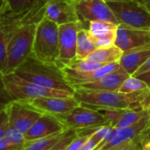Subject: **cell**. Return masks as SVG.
Here are the masks:
<instances>
[{
	"label": "cell",
	"mask_w": 150,
	"mask_h": 150,
	"mask_svg": "<svg viewBox=\"0 0 150 150\" xmlns=\"http://www.w3.org/2000/svg\"><path fill=\"white\" fill-rule=\"evenodd\" d=\"M74 98L81 106L96 111L149 110V88L142 91L125 94L119 91H91L75 88Z\"/></svg>",
	"instance_id": "6da1fadb"
},
{
	"label": "cell",
	"mask_w": 150,
	"mask_h": 150,
	"mask_svg": "<svg viewBox=\"0 0 150 150\" xmlns=\"http://www.w3.org/2000/svg\"><path fill=\"white\" fill-rule=\"evenodd\" d=\"M18 77L33 83L54 90L74 93V87L67 81L57 63L39 61L30 55L14 72Z\"/></svg>",
	"instance_id": "7a4b0ae2"
},
{
	"label": "cell",
	"mask_w": 150,
	"mask_h": 150,
	"mask_svg": "<svg viewBox=\"0 0 150 150\" xmlns=\"http://www.w3.org/2000/svg\"><path fill=\"white\" fill-rule=\"evenodd\" d=\"M38 24L25 25L7 39L6 57L1 71L3 75L13 73L31 55Z\"/></svg>",
	"instance_id": "3957f363"
},
{
	"label": "cell",
	"mask_w": 150,
	"mask_h": 150,
	"mask_svg": "<svg viewBox=\"0 0 150 150\" xmlns=\"http://www.w3.org/2000/svg\"><path fill=\"white\" fill-rule=\"evenodd\" d=\"M31 55L49 63H56L59 56V25L43 18L36 27Z\"/></svg>",
	"instance_id": "277c9868"
},
{
	"label": "cell",
	"mask_w": 150,
	"mask_h": 150,
	"mask_svg": "<svg viewBox=\"0 0 150 150\" xmlns=\"http://www.w3.org/2000/svg\"><path fill=\"white\" fill-rule=\"evenodd\" d=\"M4 86L14 100H28L38 98H73L74 93L40 86L25 81L15 74L3 75Z\"/></svg>",
	"instance_id": "5b68a950"
},
{
	"label": "cell",
	"mask_w": 150,
	"mask_h": 150,
	"mask_svg": "<svg viewBox=\"0 0 150 150\" xmlns=\"http://www.w3.org/2000/svg\"><path fill=\"white\" fill-rule=\"evenodd\" d=\"M120 24L150 30V13L144 5L135 0L107 3Z\"/></svg>",
	"instance_id": "8992f818"
},
{
	"label": "cell",
	"mask_w": 150,
	"mask_h": 150,
	"mask_svg": "<svg viewBox=\"0 0 150 150\" xmlns=\"http://www.w3.org/2000/svg\"><path fill=\"white\" fill-rule=\"evenodd\" d=\"M57 119L63 124L66 129L77 131L96 129L104 126H110L103 113L81 105L66 115L57 117Z\"/></svg>",
	"instance_id": "52a82bcc"
},
{
	"label": "cell",
	"mask_w": 150,
	"mask_h": 150,
	"mask_svg": "<svg viewBox=\"0 0 150 150\" xmlns=\"http://www.w3.org/2000/svg\"><path fill=\"white\" fill-rule=\"evenodd\" d=\"M47 0H40L36 5L29 10L19 13L6 11L0 16V30L5 34L7 39L21 27L39 23L45 14V5Z\"/></svg>",
	"instance_id": "ba28073f"
},
{
	"label": "cell",
	"mask_w": 150,
	"mask_h": 150,
	"mask_svg": "<svg viewBox=\"0 0 150 150\" xmlns=\"http://www.w3.org/2000/svg\"><path fill=\"white\" fill-rule=\"evenodd\" d=\"M76 9L80 22L87 28L86 24L92 21H105L119 25L111 8L104 0H76Z\"/></svg>",
	"instance_id": "9c48e42d"
},
{
	"label": "cell",
	"mask_w": 150,
	"mask_h": 150,
	"mask_svg": "<svg viewBox=\"0 0 150 150\" xmlns=\"http://www.w3.org/2000/svg\"><path fill=\"white\" fill-rule=\"evenodd\" d=\"M81 28L85 27L80 21L59 25V56L56 63L61 68L76 59L77 33Z\"/></svg>",
	"instance_id": "30bf717a"
},
{
	"label": "cell",
	"mask_w": 150,
	"mask_h": 150,
	"mask_svg": "<svg viewBox=\"0 0 150 150\" xmlns=\"http://www.w3.org/2000/svg\"><path fill=\"white\" fill-rule=\"evenodd\" d=\"M9 126L25 134L43 114L21 100H13L6 108Z\"/></svg>",
	"instance_id": "8fae6325"
},
{
	"label": "cell",
	"mask_w": 150,
	"mask_h": 150,
	"mask_svg": "<svg viewBox=\"0 0 150 150\" xmlns=\"http://www.w3.org/2000/svg\"><path fill=\"white\" fill-rule=\"evenodd\" d=\"M149 124L150 117L149 115L131 127L116 129L112 140L100 150H121L133 143H138L141 145L143 133Z\"/></svg>",
	"instance_id": "7c38bea8"
},
{
	"label": "cell",
	"mask_w": 150,
	"mask_h": 150,
	"mask_svg": "<svg viewBox=\"0 0 150 150\" xmlns=\"http://www.w3.org/2000/svg\"><path fill=\"white\" fill-rule=\"evenodd\" d=\"M43 114L60 117L68 114L79 106L78 102L73 98H38L21 100Z\"/></svg>",
	"instance_id": "4fadbf2b"
},
{
	"label": "cell",
	"mask_w": 150,
	"mask_h": 150,
	"mask_svg": "<svg viewBox=\"0 0 150 150\" xmlns=\"http://www.w3.org/2000/svg\"><path fill=\"white\" fill-rule=\"evenodd\" d=\"M114 45L123 52L150 45V30L119 24Z\"/></svg>",
	"instance_id": "5bb4252c"
},
{
	"label": "cell",
	"mask_w": 150,
	"mask_h": 150,
	"mask_svg": "<svg viewBox=\"0 0 150 150\" xmlns=\"http://www.w3.org/2000/svg\"><path fill=\"white\" fill-rule=\"evenodd\" d=\"M44 17L58 25L80 21L76 9V0H47Z\"/></svg>",
	"instance_id": "9a60e30c"
},
{
	"label": "cell",
	"mask_w": 150,
	"mask_h": 150,
	"mask_svg": "<svg viewBox=\"0 0 150 150\" xmlns=\"http://www.w3.org/2000/svg\"><path fill=\"white\" fill-rule=\"evenodd\" d=\"M66 130V127L56 117L42 114L24 135L27 142L56 135Z\"/></svg>",
	"instance_id": "2e32d148"
},
{
	"label": "cell",
	"mask_w": 150,
	"mask_h": 150,
	"mask_svg": "<svg viewBox=\"0 0 150 150\" xmlns=\"http://www.w3.org/2000/svg\"><path fill=\"white\" fill-rule=\"evenodd\" d=\"M120 68L119 62L110 63L103 66L102 68L93 70V71H79L76 69H72L69 67L63 66L62 67V70L67 79V81L73 86H76L79 84L91 83L97 81L103 77L104 76L110 74Z\"/></svg>",
	"instance_id": "e0dca14e"
},
{
	"label": "cell",
	"mask_w": 150,
	"mask_h": 150,
	"mask_svg": "<svg viewBox=\"0 0 150 150\" xmlns=\"http://www.w3.org/2000/svg\"><path fill=\"white\" fill-rule=\"evenodd\" d=\"M87 29L98 48L114 45L118 25L105 21H92L89 23Z\"/></svg>",
	"instance_id": "ac0fdd59"
},
{
	"label": "cell",
	"mask_w": 150,
	"mask_h": 150,
	"mask_svg": "<svg viewBox=\"0 0 150 150\" xmlns=\"http://www.w3.org/2000/svg\"><path fill=\"white\" fill-rule=\"evenodd\" d=\"M128 76L129 75L120 67L119 69L104 76L97 81L76 85L74 87V89L82 88L91 91H119V89L120 88L121 84Z\"/></svg>",
	"instance_id": "d6986e66"
},
{
	"label": "cell",
	"mask_w": 150,
	"mask_h": 150,
	"mask_svg": "<svg viewBox=\"0 0 150 150\" xmlns=\"http://www.w3.org/2000/svg\"><path fill=\"white\" fill-rule=\"evenodd\" d=\"M149 57L150 45L124 52L119 63L129 76H134Z\"/></svg>",
	"instance_id": "ffe728a7"
},
{
	"label": "cell",
	"mask_w": 150,
	"mask_h": 150,
	"mask_svg": "<svg viewBox=\"0 0 150 150\" xmlns=\"http://www.w3.org/2000/svg\"><path fill=\"white\" fill-rule=\"evenodd\" d=\"M123 53L124 52L120 48L113 45L111 47H100L96 49L86 58V60L102 65L116 63L120 62V58L123 55Z\"/></svg>",
	"instance_id": "44dd1931"
},
{
	"label": "cell",
	"mask_w": 150,
	"mask_h": 150,
	"mask_svg": "<svg viewBox=\"0 0 150 150\" xmlns=\"http://www.w3.org/2000/svg\"><path fill=\"white\" fill-rule=\"evenodd\" d=\"M96 49H98V47L91 36L88 29L81 28L77 33L76 60H85Z\"/></svg>",
	"instance_id": "7402d4cb"
},
{
	"label": "cell",
	"mask_w": 150,
	"mask_h": 150,
	"mask_svg": "<svg viewBox=\"0 0 150 150\" xmlns=\"http://www.w3.org/2000/svg\"><path fill=\"white\" fill-rule=\"evenodd\" d=\"M149 110H125L114 127L116 129L131 127L149 115Z\"/></svg>",
	"instance_id": "603a6c76"
},
{
	"label": "cell",
	"mask_w": 150,
	"mask_h": 150,
	"mask_svg": "<svg viewBox=\"0 0 150 150\" xmlns=\"http://www.w3.org/2000/svg\"><path fill=\"white\" fill-rule=\"evenodd\" d=\"M64 132L56 135L27 142L20 150H49L62 137Z\"/></svg>",
	"instance_id": "cb8c5ba5"
},
{
	"label": "cell",
	"mask_w": 150,
	"mask_h": 150,
	"mask_svg": "<svg viewBox=\"0 0 150 150\" xmlns=\"http://www.w3.org/2000/svg\"><path fill=\"white\" fill-rule=\"evenodd\" d=\"M146 89H149V88L143 81H142L138 77L129 76L121 84L120 88L119 89V92L130 94V93L142 91Z\"/></svg>",
	"instance_id": "d4e9b609"
},
{
	"label": "cell",
	"mask_w": 150,
	"mask_h": 150,
	"mask_svg": "<svg viewBox=\"0 0 150 150\" xmlns=\"http://www.w3.org/2000/svg\"><path fill=\"white\" fill-rule=\"evenodd\" d=\"M9 11L11 13H19L31 9L40 0H6Z\"/></svg>",
	"instance_id": "484cf974"
},
{
	"label": "cell",
	"mask_w": 150,
	"mask_h": 150,
	"mask_svg": "<svg viewBox=\"0 0 150 150\" xmlns=\"http://www.w3.org/2000/svg\"><path fill=\"white\" fill-rule=\"evenodd\" d=\"M105 65L98 64L93 62H91L89 60H75L66 65V67H69L72 69L79 70V71H93L97 70L100 68H102Z\"/></svg>",
	"instance_id": "4316f807"
},
{
	"label": "cell",
	"mask_w": 150,
	"mask_h": 150,
	"mask_svg": "<svg viewBox=\"0 0 150 150\" xmlns=\"http://www.w3.org/2000/svg\"><path fill=\"white\" fill-rule=\"evenodd\" d=\"M4 138L12 145L14 146H18V147H23L25 143V135L20 133L19 131H18L17 129H15L12 127L9 126V128L5 134Z\"/></svg>",
	"instance_id": "83f0119b"
},
{
	"label": "cell",
	"mask_w": 150,
	"mask_h": 150,
	"mask_svg": "<svg viewBox=\"0 0 150 150\" xmlns=\"http://www.w3.org/2000/svg\"><path fill=\"white\" fill-rule=\"evenodd\" d=\"M77 136V131L74 129H67L60 141L54 144L49 150H66L71 142Z\"/></svg>",
	"instance_id": "f1b7e54d"
},
{
	"label": "cell",
	"mask_w": 150,
	"mask_h": 150,
	"mask_svg": "<svg viewBox=\"0 0 150 150\" xmlns=\"http://www.w3.org/2000/svg\"><path fill=\"white\" fill-rule=\"evenodd\" d=\"M13 98L8 92L4 86L3 74L0 73V112L6 109L7 106L13 101Z\"/></svg>",
	"instance_id": "f546056e"
},
{
	"label": "cell",
	"mask_w": 150,
	"mask_h": 150,
	"mask_svg": "<svg viewBox=\"0 0 150 150\" xmlns=\"http://www.w3.org/2000/svg\"><path fill=\"white\" fill-rule=\"evenodd\" d=\"M123 111L125 110H108V111H105V112L104 113L105 118L106 119V120L108 121V123L110 124V126H112V127H114L116 126V124L118 123L119 120L120 119Z\"/></svg>",
	"instance_id": "4dcf8cb0"
},
{
	"label": "cell",
	"mask_w": 150,
	"mask_h": 150,
	"mask_svg": "<svg viewBox=\"0 0 150 150\" xmlns=\"http://www.w3.org/2000/svg\"><path fill=\"white\" fill-rule=\"evenodd\" d=\"M6 48H7V40L5 34L0 30V73L3 69L5 57H6Z\"/></svg>",
	"instance_id": "1f68e13d"
},
{
	"label": "cell",
	"mask_w": 150,
	"mask_h": 150,
	"mask_svg": "<svg viewBox=\"0 0 150 150\" xmlns=\"http://www.w3.org/2000/svg\"><path fill=\"white\" fill-rule=\"evenodd\" d=\"M90 137L91 135H82L78 134L77 133V136L71 142V143L68 146L66 150H79Z\"/></svg>",
	"instance_id": "d6a6232c"
},
{
	"label": "cell",
	"mask_w": 150,
	"mask_h": 150,
	"mask_svg": "<svg viewBox=\"0 0 150 150\" xmlns=\"http://www.w3.org/2000/svg\"><path fill=\"white\" fill-rule=\"evenodd\" d=\"M9 128V120L6 109L0 112V139L4 138Z\"/></svg>",
	"instance_id": "836d02e7"
},
{
	"label": "cell",
	"mask_w": 150,
	"mask_h": 150,
	"mask_svg": "<svg viewBox=\"0 0 150 150\" xmlns=\"http://www.w3.org/2000/svg\"><path fill=\"white\" fill-rule=\"evenodd\" d=\"M23 147H18L11 144L5 138L0 139V150H20Z\"/></svg>",
	"instance_id": "e575fe53"
},
{
	"label": "cell",
	"mask_w": 150,
	"mask_h": 150,
	"mask_svg": "<svg viewBox=\"0 0 150 150\" xmlns=\"http://www.w3.org/2000/svg\"><path fill=\"white\" fill-rule=\"evenodd\" d=\"M149 70H150V57L149 58V60L136 71V73L133 76H138L139 75H142V74H143V73H145V72H147Z\"/></svg>",
	"instance_id": "d590c367"
},
{
	"label": "cell",
	"mask_w": 150,
	"mask_h": 150,
	"mask_svg": "<svg viewBox=\"0 0 150 150\" xmlns=\"http://www.w3.org/2000/svg\"><path fill=\"white\" fill-rule=\"evenodd\" d=\"M135 77H138L139 79L143 81L147 84L148 88L150 89V70L143 73V74H142V75H139L138 76H135Z\"/></svg>",
	"instance_id": "8d00e7d4"
},
{
	"label": "cell",
	"mask_w": 150,
	"mask_h": 150,
	"mask_svg": "<svg viewBox=\"0 0 150 150\" xmlns=\"http://www.w3.org/2000/svg\"><path fill=\"white\" fill-rule=\"evenodd\" d=\"M9 11V7L6 0H0V16Z\"/></svg>",
	"instance_id": "74e56055"
},
{
	"label": "cell",
	"mask_w": 150,
	"mask_h": 150,
	"mask_svg": "<svg viewBox=\"0 0 150 150\" xmlns=\"http://www.w3.org/2000/svg\"><path fill=\"white\" fill-rule=\"evenodd\" d=\"M140 148H141V145L138 144V143H133L126 148H124L123 149L121 150H140Z\"/></svg>",
	"instance_id": "f35d334b"
},
{
	"label": "cell",
	"mask_w": 150,
	"mask_h": 150,
	"mask_svg": "<svg viewBox=\"0 0 150 150\" xmlns=\"http://www.w3.org/2000/svg\"><path fill=\"white\" fill-rule=\"evenodd\" d=\"M144 141H150V124L147 127L145 132L143 133V137H142V142Z\"/></svg>",
	"instance_id": "ab89813d"
},
{
	"label": "cell",
	"mask_w": 150,
	"mask_h": 150,
	"mask_svg": "<svg viewBox=\"0 0 150 150\" xmlns=\"http://www.w3.org/2000/svg\"><path fill=\"white\" fill-rule=\"evenodd\" d=\"M140 150H150V141L142 142Z\"/></svg>",
	"instance_id": "60d3db41"
},
{
	"label": "cell",
	"mask_w": 150,
	"mask_h": 150,
	"mask_svg": "<svg viewBox=\"0 0 150 150\" xmlns=\"http://www.w3.org/2000/svg\"><path fill=\"white\" fill-rule=\"evenodd\" d=\"M142 4L144 5V7L148 10V11L150 13V1L144 2V3H142Z\"/></svg>",
	"instance_id": "b9f144b4"
},
{
	"label": "cell",
	"mask_w": 150,
	"mask_h": 150,
	"mask_svg": "<svg viewBox=\"0 0 150 150\" xmlns=\"http://www.w3.org/2000/svg\"><path fill=\"white\" fill-rule=\"evenodd\" d=\"M104 1L106 3H109V2H130L133 0H104Z\"/></svg>",
	"instance_id": "7bdbcfd3"
},
{
	"label": "cell",
	"mask_w": 150,
	"mask_h": 150,
	"mask_svg": "<svg viewBox=\"0 0 150 150\" xmlns=\"http://www.w3.org/2000/svg\"><path fill=\"white\" fill-rule=\"evenodd\" d=\"M135 1H137V2H139V3H141V4H142V3H144V2L150 1V0H135Z\"/></svg>",
	"instance_id": "ee69618b"
},
{
	"label": "cell",
	"mask_w": 150,
	"mask_h": 150,
	"mask_svg": "<svg viewBox=\"0 0 150 150\" xmlns=\"http://www.w3.org/2000/svg\"><path fill=\"white\" fill-rule=\"evenodd\" d=\"M149 117H150V110H149Z\"/></svg>",
	"instance_id": "f6af8a7d"
},
{
	"label": "cell",
	"mask_w": 150,
	"mask_h": 150,
	"mask_svg": "<svg viewBox=\"0 0 150 150\" xmlns=\"http://www.w3.org/2000/svg\"><path fill=\"white\" fill-rule=\"evenodd\" d=\"M149 91H150V89H149ZM149 110H150V109H149Z\"/></svg>",
	"instance_id": "bcb514c9"
}]
</instances>
